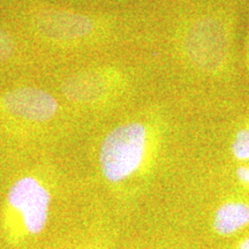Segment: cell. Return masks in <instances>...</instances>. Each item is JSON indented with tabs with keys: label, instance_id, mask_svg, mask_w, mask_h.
Listing matches in <instances>:
<instances>
[{
	"label": "cell",
	"instance_id": "8",
	"mask_svg": "<svg viewBox=\"0 0 249 249\" xmlns=\"http://www.w3.org/2000/svg\"><path fill=\"white\" fill-rule=\"evenodd\" d=\"M232 154L238 160H249V126L236 133L231 145Z\"/></svg>",
	"mask_w": 249,
	"mask_h": 249
},
{
	"label": "cell",
	"instance_id": "5",
	"mask_svg": "<svg viewBox=\"0 0 249 249\" xmlns=\"http://www.w3.org/2000/svg\"><path fill=\"white\" fill-rule=\"evenodd\" d=\"M1 105L11 116L33 123H45L58 112V102L51 93L35 87L9 90L1 97Z\"/></svg>",
	"mask_w": 249,
	"mask_h": 249
},
{
	"label": "cell",
	"instance_id": "10",
	"mask_svg": "<svg viewBox=\"0 0 249 249\" xmlns=\"http://www.w3.org/2000/svg\"><path fill=\"white\" fill-rule=\"evenodd\" d=\"M236 176L241 180L242 182L248 183L249 185V167L248 166H240L236 170Z\"/></svg>",
	"mask_w": 249,
	"mask_h": 249
},
{
	"label": "cell",
	"instance_id": "12",
	"mask_svg": "<svg viewBox=\"0 0 249 249\" xmlns=\"http://www.w3.org/2000/svg\"><path fill=\"white\" fill-rule=\"evenodd\" d=\"M74 249V248H73ZM75 249H91L90 247H87V248H75Z\"/></svg>",
	"mask_w": 249,
	"mask_h": 249
},
{
	"label": "cell",
	"instance_id": "4",
	"mask_svg": "<svg viewBox=\"0 0 249 249\" xmlns=\"http://www.w3.org/2000/svg\"><path fill=\"white\" fill-rule=\"evenodd\" d=\"M33 22L39 35L57 42L86 38L96 30L92 18L62 9H43L36 13Z\"/></svg>",
	"mask_w": 249,
	"mask_h": 249
},
{
	"label": "cell",
	"instance_id": "11",
	"mask_svg": "<svg viewBox=\"0 0 249 249\" xmlns=\"http://www.w3.org/2000/svg\"><path fill=\"white\" fill-rule=\"evenodd\" d=\"M239 249H249V236L239 245Z\"/></svg>",
	"mask_w": 249,
	"mask_h": 249
},
{
	"label": "cell",
	"instance_id": "6",
	"mask_svg": "<svg viewBox=\"0 0 249 249\" xmlns=\"http://www.w3.org/2000/svg\"><path fill=\"white\" fill-rule=\"evenodd\" d=\"M118 76L110 71L92 70L74 74L62 86V92L71 102L81 104L98 103L111 95Z\"/></svg>",
	"mask_w": 249,
	"mask_h": 249
},
{
	"label": "cell",
	"instance_id": "7",
	"mask_svg": "<svg viewBox=\"0 0 249 249\" xmlns=\"http://www.w3.org/2000/svg\"><path fill=\"white\" fill-rule=\"evenodd\" d=\"M249 224V204L241 201L226 202L218 208L213 229L220 235H231Z\"/></svg>",
	"mask_w": 249,
	"mask_h": 249
},
{
	"label": "cell",
	"instance_id": "2",
	"mask_svg": "<svg viewBox=\"0 0 249 249\" xmlns=\"http://www.w3.org/2000/svg\"><path fill=\"white\" fill-rule=\"evenodd\" d=\"M181 49L196 71L213 74L224 70L230 60L231 29L220 11H207L191 18L182 30Z\"/></svg>",
	"mask_w": 249,
	"mask_h": 249
},
{
	"label": "cell",
	"instance_id": "9",
	"mask_svg": "<svg viewBox=\"0 0 249 249\" xmlns=\"http://www.w3.org/2000/svg\"><path fill=\"white\" fill-rule=\"evenodd\" d=\"M15 51V44L7 31L0 29V62L8 60Z\"/></svg>",
	"mask_w": 249,
	"mask_h": 249
},
{
	"label": "cell",
	"instance_id": "1",
	"mask_svg": "<svg viewBox=\"0 0 249 249\" xmlns=\"http://www.w3.org/2000/svg\"><path fill=\"white\" fill-rule=\"evenodd\" d=\"M52 194L36 176L15 180L6 193L0 214V233L11 248H23L45 231L51 213Z\"/></svg>",
	"mask_w": 249,
	"mask_h": 249
},
{
	"label": "cell",
	"instance_id": "3",
	"mask_svg": "<svg viewBox=\"0 0 249 249\" xmlns=\"http://www.w3.org/2000/svg\"><path fill=\"white\" fill-rule=\"evenodd\" d=\"M149 143L148 128L139 121L112 129L99 149L103 177L111 183H120L138 174L148 160Z\"/></svg>",
	"mask_w": 249,
	"mask_h": 249
}]
</instances>
